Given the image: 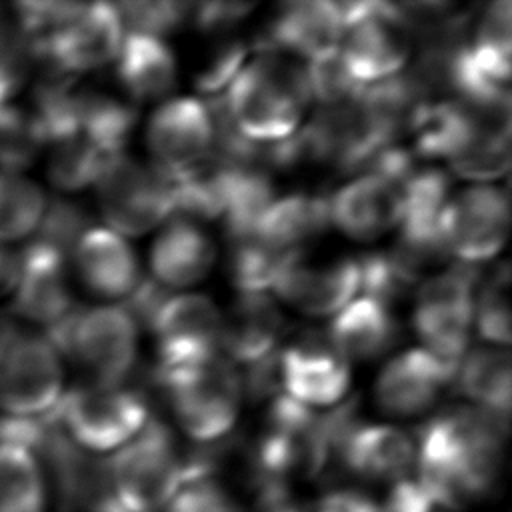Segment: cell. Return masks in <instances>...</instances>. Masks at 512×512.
<instances>
[{"mask_svg": "<svg viewBox=\"0 0 512 512\" xmlns=\"http://www.w3.org/2000/svg\"><path fill=\"white\" fill-rule=\"evenodd\" d=\"M188 2H130L118 4L122 26L126 24L134 34H148L160 38L174 32L192 12Z\"/></svg>", "mask_w": 512, "mask_h": 512, "instance_id": "f35d334b", "label": "cell"}, {"mask_svg": "<svg viewBox=\"0 0 512 512\" xmlns=\"http://www.w3.org/2000/svg\"><path fill=\"white\" fill-rule=\"evenodd\" d=\"M220 322L214 302L206 296H170L150 326L158 350L156 366L170 370L216 354Z\"/></svg>", "mask_w": 512, "mask_h": 512, "instance_id": "2e32d148", "label": "cell"}, {"mask_svg": "<svg viewBox=\"0 0 512 512\" xmlns=\"http://www.w3.org/2000/svg\"><path fill=\"white\" fill-rule=\"evenodd\" d=\"M456 370L424 348L406 350L380 372L376 402L392 416H416L428 410L444 388L454 384Z\"/></svg>", "mask_w": 512, "mask_h": 512, "instance_id": "d6986e66", "label": "cell"}, {"mask_svg": "<svg viewBox=\"0 0 512 512\" xmlns=\"http://www.w3.org/2000/svg\"><path fill=\"white\" fill-rule=\"evenodd\" d=\"M82 282L108 298H126L140 282L138 260L128 242L108 228H88L72 250Z\"/></svg>", "mask_w": 512, "mask_h": 512, "instance_id": "7402d4cb", "label": "cell"}, {"mask_svg": "<svg viewBox=\"0 0 512 512\" xmlns=\"http://www.w3.org/2000/svg\"><path fill=\"white\" fill-rule=\"evenodd\" d=\"M12 296L22 318L48 328L58 324L74 310L66 256L34 240L20 254V276Z\"/></svg>", "mask_w": 512, "mask_h": 512, "instance_id": "44dd1931", "label": "cell"}, {"mask_svg": "<svg viewBox=\"0 0 512 512\" xmlns=\"http://www.w3.org/2000/svg\"><path fill=\"white\" fill-rule=\"evenodd\" d=\"M272 288L306 314L326 316L340 312L360 288L358 258L316 260L304 250H290Z\"/></svg>", "mask_w": 512, "mask_h": 512, "instance_id": "5bb4252c", "label": "cell"}, {"mask_svg": "<svg viewBox=\"0 0 512 512\" xmlns=\"http://www.w3.org/2000/svg\"><path fill=\"white\" fill-rule=\"evenodd\" d=\"M248 54V44L244 40L228 38L208 46L204 58L200 60L194 84L202 94H218L236 78V74L244 66V58Z\"/></svg>", "mask_w": 512, "mask_h": 512, "instance_id": "74e56055", "label": "cell"}, {"mask_svg": "<svg viewBox=\"0 0 512 512\" xmlns=\"http://www.w3.org/2000/svg\"><path fill=\"white\" fill-rule=\"evenodd\" d=\"M330 224L328 198L320 194L292 192L274 198L260 216L254 234L276 250H302L304 242L318 238Z\"/></svg>", "mask_w": 512, "mask_h": 512, "instance_id": "484cf974", "label": "cell"}, {"mask_svg": "<svg viewBox=\"0 0 512 512\" xmlns=\"http://www.w3.org/2000/svg\"><path fill=\"white\" fill-rule=\"evenodd\" d=\"M212 240L192 220H170L152 246V274L164 288L192 286L206 276L214 262Z\"/></svg>", "mask_w": 512, "mask_h": 512, "instance_id": "d4e9b609", "label": "cell"}, {"mask_svg": "<svg viewBox=\"0 0 512 512\" xmlns=\"http://www.w3.org/2000/svg\"><path fill=\"white\" fill-rule=\"evenodd\" d=\"M156 378L168 398L180 428L198 442H214L234 426L242 380L228 358L212 354L204 360L162 370Z\"/></svg>", "mask_w": 512, "mask_h": 512, "instance_id": "277c9868", "label": "cell"}, {"mask_svg": "<svg viewBox=\"0 0 512 512\" xmlns=\"http://www.w3.org/2000/svg\"><path fill=\"white\" fill-rule=\"evenodd\" d=\"M96 184L104 220L116 234H144L172 214L170 182L158 166L122 154Z\"/></svg>", "mask_w": 512, "mask_h": 512, "instance_id": "7c38bea8", "label": "cell"}, {"mask_svg": "<svg viewBox=\"0 0 512 512\" xmlns=\"http://www.w3.org/2000/svg\"><path fill=\"white\" fill-rule=\"evenodd\" d=\"M316 512H380V506L362 494L336 492L324 498Z\"/></svg>", "mask_w": 512, "mask_h": 512, "instance_id": "7dc6e473", "label": "cell"}, {"mask_svg": "<svg viewBox=\"0 0 512 512\" xmlns=\"http://www.w3.org/2000/svg\"><path fill=\"white\" fill-rule=\"evenodd\" d=\"M46 210L38 184L22 174L0 172V244L30 236Z\"/></svg>", "mask_w": 512, "mask_h": 512, "instance_id": "1f68e13d", "label": "cell"}, {"mask_svg": "<svg viewBox=\"0 0 512 512\" xmlns=\"http://www.w3.org/2000/svg\"><path fill=\"white\" fill-rule=\"evenodd\" d=\"M14 90H16V86H14L8 78H4V76L0 74V106H4V104L10 102Z\"/></svg>", "mask_w": 512, "mask_h": 512, "instance_id": "681fc988", "label": "cell"}, {"mask_svg": "<svg viewBox=\"0 0 512 512\" xmlns=\"http://www.w3.org/2000/svg\"><path fill=\"white\" fill-rule=\"evenodd\" d=\"M454 384L484 410L506 416L510 412V354L498 348H476L458 364Z\"/></svg>", "mask_w": 512, "mask_h": 512, "instance_id": "4dcf8cb0", "label": "cell"}, {"mask_svg": "<svg viewBox=\"0 0 512 512\" xmlns=\"http://www.w3.org/2000/svg\"><path fill=\"white\" fill-rule=\"evenodd\" d=\"M164 512H244L238 500L208 474L194 476L176 492Z\"/></svg>", "mask_w": 512, "mask_h": 512, "instance_id": "ab89813d", "label": "cell"}, {"mask_svg": "<svg viewBox=\"0 0 512 512\" xmlns=\"http://www.w3.org/2000/svg\"><path fill=\"white\" fill-rule=\"evenodd\" d=\"M280 380L298 404H336L350 384V362L328 334L304 332L280 352Z\"/></svg>", "mask_w": 512, "mask_h": 512, "instance_id": "9a60e30c", "label": "cell"}, {"mask_svg": "<svg viewBox=\"0 0 512 512\" xmlns=\"http://www.w3.org/2000/svg\"><path fill=\"white\" fill-rule=\"evenodd\" d=\"M46 338L100 382H124L136 360L138 326L122 306H96L72 310Z\"/></svg>", "mask_w": 512, "mask_h": 512, "instance_id": "52a82bcc", "label": "cell"}, {"mask_svg": "<svg viewBox=\"0 0 512 512\" xmlns=\"http://www.w3.org/2000/svg\"><path fill=\"white\" fill-rule=\"evenodd\" d=\"M110 492L122 512H160L194 476L160 420L146 426L106 464Z\"/></svg>", "mask_w": 512, "mask_h": 512, "instance_id": "3957f363", "label": "cell"}, {"mask_svg": "<svg viewBox=\"0 0 512 512\" xmlns=\"http://www.w3.org/2000/svg\"><path fill=\"white\" fill-rule=\"evenodd\" d=\"M196 26L204 32H224L238 24L252 8V2H204L194 6Z\"/></svg>", "mask_w": 512, "mask_h": 512, "instance_id": "ee69618b", "label": "cell"}, {"mask_svg": "<svg viewBox=\"0 0 512 512\" xmlns=\"http://www.w3.org/2000/svg\"><path fill=\"white\" fill-rule=\"evenodd\" d=\"M214 122L206 102L174 98L148 124V148L162 172H180L200 162L212 148Z\"/></svg>", "mask_w": 512, "mask_h": 512, "instance_id": "e0dca14e", "label": "cell"}, {"mask_svg": "<svg viewBox=\"0 0 512 512\" xmlns=\"http://www.w3.org/2000/svg\"><path fill=\"white\" fill-rule=\"evenodd\" d=\"M506 234L508 198L492 186H472L448 198L440 216L442 244L464 264L496 256Z\"/></svg>", "mask_w": 512, "mask_h": 512, "instance_id": "4fadbf2b", "label": "cell"}, {"mask_svg": "<svg viewBox=\"0 0 512 512\" xmlns=\"http://www.w3.org/2000/svg\"><path fill=\"white\" fill-rule=\"evenodd\" d=\"M84 224L86 218L78 206L68 202H54L50 206L46 204L44 216L36 228L40 230L36 240L54 248L62 256H68V252L74 250L76 242L86 232Z\"/></svg>", "mask_w": 512, "mask_h": 512, "instance_id": "60d3db41", "label": "cell"}, {"mask_svg": "<svg viewBox=\"0 0 512 512\" xmlns=\"http://www.w3.org/2000/svg\"><path fill=\"white\" fill-rule=\"evenodd\" d=\"M308 100L306 68L276 54L244 64L224 96L232 126L252 142H276L294 134Z\"/></svg>", "mask_w": 512, "mask_h": 512, "instance_id": "7a4b0ae2", "label": "cell"}, {"mask_svg": "<svg viewBox=\"0 0 512 512\" xmlns=\"http://www.w3.org/2000/svg\"><path fill=\"white\" fill-rule=\"evenodd\" d=\"M20 276V254L8 244H0V298L14 294Z\"/></svg>", "mask_w": 512, "mask_h": 512, "instance_id": "c3c4849f", "label": "cell"}, {"mask_svg": "<svg viewBox=\"0 0 512 512\" xmlns=\"http://www.w3.org/2000/svg\"><path fill=\"white\" fill-rule=\"evenodd\" d=\"M230 276L242 292H264L272 288L288 252L276 250L254 232L230 238Z\"/></svg>", "mask_w": 512, "mask_h": 512, "instance_id": "d6a6232c", "label": "cell"}, {"mask_svg": "<svg viewBox=\"0 0 512 512\" xmlns=\"http://www.w3.org/2000/svg\"><path fill=\"white\" fill-rule=\"evenodd\" d=\"M344 18L338 52L358 84L396 76L412 50V28L388 2H338Z\"/></svg>", "mask_w": 512, "mask_h": 512, "instance_id": "8992f818", "label": "cell"}, {"mask_svg": "<svg viewBox=\"0 0 512 512\" xmlns=\"http://www.w3.org/2000/svg\"><path fill=\"white\" fill-rule=\"evenodd\" d=\"M48 176L62 190H78L94 184L122 154L98 146L82 128L46 142Z\"/></svg>", "mask_w": 512, "mask_h": 512, "instance_id": "f546056e", "label": "cell"}, {"mask_svg": "<svg viewBox=\"0 0 512 512\" xmlns=\"http://www.w3.org/2000/svg\"><path fill=\"white\" fill-rule=\"evenodd\" d=\"M118 56V78L128 96L136 100H158L172 92L176 84V60L162 38L128 32Z\"/></svg>", "mask_w": 512, "mask_h": 512, "instance_id": "83f0119b", "label": "cell"}, {"mask_svg": "<svg viewBox=\"0 0 512 512\" xmlns=\"http://www.w3.org/2000/svg\"><path fill=\"white\" fill-rule=\"evenodd\" d=\"M246 372V392L250 400H274L278 396V390L282 388L280 380V352L274 350L272 354L248 364Z\"/></svg>", "mask_w": 512, "mask_h": 512, "instance_id": "7bdbcfd3", "label": "cell"}, {"mask_svg": "<svg viewBox=\"0 0 512 512\" xmlns=\"http://www.w3.org/2000/svg\"><path fill=\"white\" fill-rule=\"evenodd\" d=\"M510 272L504 262L484 284L476 304V326L480 336L496 344L510 342Z\"/></svg>", "mask_w": 512, "mask_h": 512, "instance_id": "d590c367", "label": "cell"}, {"mask_svg": "<svg viewBox=\"0 0 512 512\" xmlns=\"http://www.w3.org/2000/svg\"><path fill=\"white\" fill-rule=\"evenodd\" d=\"M404 180L364 172L328 200L330 220L356 240L378 238L400 222Z\"/></svg>", "mask_w": 512, "mask_h": 512, "instance_id": "ffe728a7", "label": "cell"}, {"mask_svg": "<svg viewBox=\"0 0 512 512\" xmlns=\"http://www.w3.org/2000/svg\"><path fill=\"white\" fill-rule=\"evenodd\" d=\"M506 416L480 408L446 410L418 434V484L434 506L464 508L484 496L502 464Z\"/></svg>", "mask_w": 512, "mask_h": 512, "instance_id": "6da1fadb", "label": "cell"}, {"mask_svg": "<svg viewBox=\"0 0 512 512\" xmlns=\"http://www.w3.org/2000/svg\"><path fill=\"white\" fill-rule=\"evenodd\" d=\"M256 512H300V508L288 494L284 482L264 478L258 492Z\"/></svg>", "mask_w": 512, "mask_h": 512, "instance_id": "bcb514c9", "label": "cell"}, {"mask_svg": "<svg viewBox=\"0 0 512 512\" xmlns=\"http://www.w3.org/2000/svg\"><path fill=\"white\" fill-rule=\"evenodd\" d=\"M168 298H170L168 290L162 284H158L154 278H144V280L140 278L134 290L126 296V302L122 308L130 314L136 326L142 324L144 328L150 330L152 322L156 320L160 308Z\"/></svg>", "mask_w": 512, "mask_h": 512, "instance_id": "b9f144b4", "label": "cell"}, {"mask_svg": "<svg viewBox=\"0 0 512 512\" xmlns=\"http://www.w3.org/2000/svg\"><path fill=\"white\" fill-rule=\"evenodd\" d=\"M282 336V314L264 292H242L220 322V340L226 354L252 364L272 354Z\"/></svg>", "mask_w": 512, "mask_h": 512, "instance_id": "603a6c76", "label": "cell"}, {"mask_svg": "<svg viewBox=\"0 0 512 512\" xmlns=\"http://www.w3.org/2000/svg\"><path fill=\"white\" fill-rule=\"evenodd\" d=\"M330 452L332 442L320 414L286 394L272 400L256 452L264 478H312L324 468Z\"/></svg>", "mask_w": 512, "mask_h": 512, "instance_id": "9c48e42d", "label": "cell"}, {"mask_svg": "<svg viewBox=\"0 0 512 512\" xmlns=\"http://www.w3.org/2000/svg\"><path fill=\"white\" fill-rule=\"evenodd\" d=\"M328 336L346 358L372 360L394 346L398 324L390 306L364 296L336 314Z\"/></svg>", "mask_w": 512, "mask_h": 512, "instance_id": "4316f807", "label": "cell"}, {"mask_svg": "<svg viewBox=\"0 0 512 512\" xmlns=\"http://www.w3.org/2000/svg\"><path fill=\"white\" fill-rule=\"evenodd\" d=\"M434 504L416 478H400L394 482L380 512H432Z\"/></svg>", "mask_w": 512, "mask_h": 512, "instance_id": "f6af8a7d", "label": "cell"}, {"mask_svg": "<svg viewBox=\"0 0 512 512\" xmlns=\"http://www.w3.org/2000/svg\"><path fill=\"white\" fill-rule=\"evenodd\" d=\"M52 416L82 452L118 450L150 420L148 402L134 388L100 380L62 394Z\"/></svg>", "mask_w": 512, "mask_h": 512, "instance_id": "5b68a950", "label": "cell"}, {"mask_svg": "<svg viewBox=\"0 0 512 512\" xmlns=\"http://www.w3.org/2000/svg\"><path fill=\"white\" fill-rule=\"evenodd\" d=\"M476 280V266L460 262L426 280L416 296L414 328L424 350L456 368L468 346Z\"/></svg>", "mask_w": 512, "mask_h": 512, "instance_id": "30bf717a", "label": "cell"}, {"mask_svg": "<svg viewBox=\"0 0 512 512\" xmlns=\"http://www.w3.org/2000/svg\"><path fill=\"white\" fill-rule=\"evenodd\" d=\"M358 270L364 296L384 306L404 298L418 280V276L394 254V250L364 254L358 258Z\"/></svg>", "mask_w": 512, "mask_h": 512, "instance_id": "e575fe53", "label": "cell"}, {"mask_svg": "<svg viewBox=\"0 0 512 512\" xmlns=\"http://www.w3.org/2000/svg\"><path fill=\"white\" fill-rule=\"evenodd\" d=\"M48 472L26 444L0 440V512H46Z\"/></svg>", "mask_w": 512, "mask_h": 512, "instance_id": "f1b7e54d", "label": "cell"}, {"mask_svg": "<svg viewBox=\"0 0 512 512\" xmlns=\"http://www.w3.org/2000/svg\"><path fill=\"white\" fill-rule=\"evenodd\" d=\"M44 146V132L34 112L10 102L0 106V172L18 174L36 160Z\"/></svg>", "mask_w": 512, "mask_h": 512, "instance_id": "836d02e7", "label": "cell"}, {"mask_svg": "<svg viewBox=\"0 0 512 512\" xmlns=\"http://www.w3.org/2000/svg\"><path fill=\"white\" fill-rule=\"evenodd\" d=\"M122 28L120 14L112 4H68L62 18L32 52L64 74L90 72L118 56L124 40Z\"/></svg>", "mask_w": 512, "mask_h": 512, "instance_id": "8fae6325", "label": "cell"}, {"mask_svg": "<svg viewBox=\"0 0 512 512\" xmlns=\"http://www.w3.org/2000/svg\"><path fill=\"white\" fill-rule=\"evenodd\" d=\"M342 30L338 2H288L272 14L254 44L262 54L286 50L312 62L338 50Z\"/></svg>", "mask_w": 512, "mask_h": 512, "instance_id": "ac0fdd59", "label": "cell"}, {"mask_svg": "<svg viewBox=\"0 0 512 512\" xmlns=\"http://www.w3.org/2000/svg\"><path fill=\"white\" fill-rule=\"evenodd\" d=\"M344 464L370 480H400L414 462L416 446L400 428L356 424L338 444Z\"/></svg>", "mask_w": 512, "mask_h": 512, "instance_id": "cb8c5ba5", "label": "cell"}, {"mask_svg": "<svg viewBox=\"0 0 512 512\" xmlns=\"http://www.w3.org/2000/svg\"><path fill=\"white\" fill-rule=\"evenodd\" d=\"M306 80L310 96L326 106L346 104L354 100L364 88L350 76L338 50L318 60H312L306 68Z\"/></svg>", "mask_w": 512, "mask_h": 512, "instance_id": "8d00e7d4", "label": "cell"}, {"mask_svg": "<svg viewBox=\"0 0 512 512\" xmlns=\"http://www.w3.org/2000/svg\"><path fill=\"white\" fill-rule=\"evenodd\" d=\"M62 362L46 336L0 330V412L8 418H42L62 398Z\"/></svg>", "mask_w": 512, "mask_h": 512, "instance_id": "ba28073f", "label": "cell"}]
</instances>
